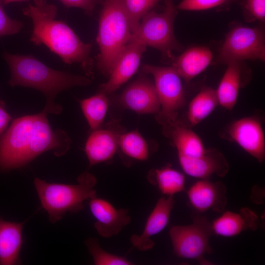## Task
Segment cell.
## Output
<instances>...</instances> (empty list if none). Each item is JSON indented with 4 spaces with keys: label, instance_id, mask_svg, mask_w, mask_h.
I'll use <instances>...</instances> for the list:
<instances>
[{
    "label": "cell",
    "instance_id": "cell-1",
    "mask_svg": "<svg viewBox=\"0 0 265 265\" xmlns=\"http://www.w3.org/2000/svg\"><path fill=\"white\" fill-rule=\"evenodd\" d=\"M71 143L64 131L52 129L42 111L17 118L0 134V172L22 167L47 151L62 156Z\"/></svg>",
    "mask_w": 265,
    "mask_h": 265
},
{
    "label": "cell",
    "instance_id": "cell-2",
    "mask_svg": "<svg viewBox=\"0 0 265 265\" xmlns=\"http://www.w3.org/2000/svg\"><path fill=\"white\" fill-rule=\"evenodd\" d=\"M22 12L32 22L31 42L46 46L67 64L79 63L88 77L93 76L91 45L83 42L66 23L56 19L57 9L54 5L47 0H34Z\"/></svg>",
    "mask_w": 265,
    "mask_h": 265
},
{
    "label": "cell",
    "instance_id": "cell-3",
    "mask_svg": "<svg viewBox=\"0 0 265 265\" xmlns=\"http://www.w3.org/2000/svg\"><path fill=\"white\" fill-rule=\"evenodd\" d=\"M2 57L10 72L9 85L30 87L42 92L46 100L42 112L46 114H58L62 112L61 106L54 103L60 92L91 83L88 78L53 69L31 54H13L4 52Z\"/></svg>",
    "mask_w": 265,
    "mask_h": 265
},
{
    "label": "cell",
    "instance_id": "cell-4",
    "mask_svg": "<svg viewBox=\"0 0 265 265\" xmlns=\"http://www.w3.org/2000/svg\"><path fill=\"white\" fill-rule=\"evenodd\" d=\"M102 4L96 39L100 50L97 67L109 76L132 32L124 0H104Z\"/></svg>",
    "mask_w": 265,
    "mask_h": 265
},
{
    "label": "cell",
    "instance_id": "cell-5",
    "mask_svg": "<svg viewBox=\"0 0 265 265\" xmlns=\"http://www.w3.org/2000/svg\"><path fill=\"white\" fill-rule=\"evenodd\" d=\"M33 183L42 207L52 223L60 220L66 212L82 210L85 200L97 196L94 189L97 179L87 172L79 175L74 185L48 183L37 177Z\"/></svg>",
    "mask_w": 265,
    "mask_h": 265
},
{
    "label": "cell",
    "instance_id": "cell-6",
    "mask_svg": "<svg viewBox=\"0 0 265 265\" xmlns=\"http://www.w3.org/2000/svg\"><path fill=\"white\" fill-rule=\"evenodd\" d=\"M177 10L172 0H165L162 12L152 10L142 17L137 28L131 33L128 44L151 47L160 51L164 58L172 61L173 52H181L183 49L173 30Z\"/></svg>",
    "mask_w": 265,
    "mask_h": 265
},
{
    "label": "cell",
    "instance_id": "cell-7",
    "mask_svg": "<svg viewBox=\"0 0 265 265\" xmlns=\"http://www.w3.org/2000/svg\"><path fill=\"white\" fill-rule=\"evenodd\" d=\"M141 69L143 73L151 75L154 80L160 104L156 121L163 127L178 119L179 112L186 105V100L182 78L175 68L143 64Z\"/></svg>",
    "mask_w": 265,
    "mask_h": 265
},
{
    "label": "cell",
    "instance_id": "cell-8",
    "mask_svg": "<svg viewBox=\"0 0 265 265\" xmlns=\"http://www.w3.org/2000/svg\"><path fill=\"white\" fill-rule=\"evenodd\" d=\"M192 223L188 225H175L169 230L173 251L180 258L195 260L200 263H207L204 258L213 250L210 240L214 234L212 223L200 213L193 212Z\"/></svg>",
    "mask_w": 265,
    "mask_h": 265
},
{
    "label": "cell",
    "instance_id": "cell-9",
    "mask_svg": "<svg viewBox=\"0 0 265 265\" xmlns=\"http://www.w3.org/2000/svg\"><path fill=\"white\" fill-rule=\"evenodd\" d=\"M247 59L265 61V33L260 27L237 26L226 35L217 61L219 63L227 64Z\"/></svg>",
    "mask_w": 265,
    "mask_h": 265
},
{
    "label": "cell",
    "instance_id": "cell-10",
    "mask_svg": "<svg viewBox=\"0 0 265 265\" xmlns=\"http://www.w3.org/2000/svg\"><path fill=\"white\" fill-rule=\"evenodd\" d=\"M223 138L236 143L260 163L265 159V138L259 117L253 115L237 120L228 125Z\"/></svg>",
    "mask_w": 265,
    "mask_h": 265
},
{
    "label": "cell",
    "instance_id": "cell-11",
    "mask_svg": "<svg viewBox=\"0 0 265 265\" xmlns=\"http://www.w3.org/2000/svg\"><path fill=\"white\" fill-rule=\"evenodd\" d=\"M143 74L124 90L119 102L124 108L139 114H156L160 104L154 83Z\"/></svg>",
    "mask_w": 265,
    "mask_h": 265
},
{
    "label": "cell",
    "instance_id": "cell-12",
    "mask_svg": "<svg viewBox=\"0 0 265 265\" xmlns=\"http://www.w3.org/2000/svg\"><path fill=\"white\" fill-rule=\"evenodd\" d=\"M226 193L223 183L209 179L197 181L186 191L189 206L194 212L200 214L208 210L223 212L228 202Z\"/></svg>",
    "mask_w": 265,
    "mask_h": 265
},
{
    "label": "cell",
    "instance_id": "cell-13",
    "mask_svg": "<svg viewBox=\"0 0 265 265\" xmlns=\"http://www.w3.org/2000/svg\"><path fill=\"white\" fill-rule=\"evenodd\" d=\"M89 206L96 220L94 227L103 238L118 235L131 222L128 209H117L106 199L95 196L89 200Z\"/></svg>",
    "mask_w": 265,
    "mask_h": 265
},
{
    "label": "cell",
    "instance_id": "cell-14",
    "mask_svg": "<svg viewBox=\"0 0 265 265\" xmlns=\"http://www.w3.org/2000/svg\"><path fill=\"white\" fill-rule=\"evenodd\" d=\"M174 203V196H162L158 200L142 232L131 236L130 241L133 247L145 251L154 246L155 242L151 237L161 232L168 225Z\"/></svg>",
    "mask_w": 265,
    "mask_h": 265
},
{
    "label": "cell",
    "instance_id": "cell-15",
    "mask_svg": "<svg viewBox=\"0 0 265 265\" xmlns=\"http://www.w3.org/2000/svg\"><path fill=\"white\" fill-rule=\"evenodd\" d=\"M122 130L112 123L106 128L92 131L85 145L84 150L89 167L110 160L119 148V136Z\"/></svg>",
    "mask_w": 265,
    "mask_h": 265
},
{
    "label": "cell",
    "instance_id": "cell-16",
    "mask_svg": "<svg viewBox=\"0 0 265 265\" xmlns=\"http://www.w3.org/2000/svg\"><path fill=\"white\" fill-rule=\"evenodd\" d=\"M178 156L183 171L187 175L200 180L209 179L213 174L223 177L229 171L226 159L216 148L206 149L202 155L197 158Z\"/></svg>",
    "mask_w": 265,
    "mask_h": 265
},
{
    "label": "cell",
    "instance_id": "cell-17",
    "mask_svg": "<svg viewBox=\"0 0 265 265\" xmlns=\"http://www.w3.org/2000/svg\"><path fill=\"white\" fill-rule=\"evenodd\" d=\"M146 47L129 43L117 59L108 80L100 86V91L107 94L118 89L137 71Z\"/></svg>",
    "mask_w": 265,
    "mask_h": 265
},
{
    "label": "cell",
    "instance_id": "cell-18",
    "mask_svg": "<svg viewBox=\"0 0 265 265\" xmlns=\"http://www.w3.org/2000/svg\"><path fill=\"white\" fill-rule=\"evenodd\" d=\"M186 122L177 119L162 127L165 136L176 148L178 155L194 158L202 155L206 148L201 138Z\"/></svg>",
    "mask_w": 265,
    "mask_h": 265
},
{
    "label": "cell",
    "instance_id": "cell-19",
    "mask_svg": "<svg viewBox=\"0 0 265 265\" xmlns=\"http://www.w3.org/2000/svg\"><path fill=\"white\" fill-rule=\"evenodd\" d=\"M212 224L214 234L232 237L246 230L255 231L260 225L257 214L248 208H242L238 212H223Z\"/></svg>",
    "mask_w": 265,
    "mask_h": 265
},
{
    "label": "cell",
    "instance_id": "cell-20",
    "mask_svg": "<svg viewBox=\"0 0 265 265\" xmlns=\"http://www.w3.org/2000/svg\"><path fill=\"white\" fill-rule=\"evenodd\" d=\"M212 57V53L209 48L195 46L174 57L172 66L182 78L189 82L207 68Z\"/></svg>",
    "mask_w": 265,
    "mask_h": 265
},
{
    "label": "cell",
    "instance_id": "cell-21",
    "mask_svg": "<svg viewBox=\"0 0 265 265\" xmlns=\"http://www.w3.org/2000/svg\"><path fill=\"white\" fill-rule=\"evenodd\" d=\"M24 223L5 221L0 217V265L21 263L20 252Z\"/></svg>",
    "mask_w": 265,
    "mask_h": 265
},
{
    "label": "cell",
    "instance_id": "cell-22",
    "mask_svg": "<svg viewBox=\"0 0 265 265\" xmlns=\"http://www.w3.org/2000/svg\"><path fill=\"white\" fill-rule=\"evenodd\" d=\"M227 68L216 92L219 105L228 110L235 106L239 90L243 86V71L241 62L233 61L226 64Z\"/></svg>",
    "mask_w": 265,
    "mask_h": 265
},
{
    "label": "cell",
    "instance_id": "cell-23",
    "mask_svg": "<svg viewBox=\"0 0 265 265\" xmlns=\"http://www.w3.org/2000/svg\"><path fill=\"white\" fill-rule=\"evenodd\" d=\"M218 105L216 90L208 86L203 87L189 104L186 124L190 127L197 125L208 117Z\"/></svg>",
    "mask_w": 265,
    "mask_h": 265
},
{
    "label": "cell",
    "instance_id": "cell-24",
    "mask_svg": "<svg viewBox=\"0 0 265 265\" xmlns=\"http://www.w3.org/2000/svg\"><path fill=\"white\" fill-rule=\"evenodd\" d=\"M148 179L152 184L158 186L164 195L174 196L185 189V176L173 168L169 164L153 170Z\"/></svg>",
    "mask_w": 265,
    "mask_h": 265
},
{
    "label": "cell",
    "instance_id": "cell-25",
    "mask_svg": "<svg viewBox=\"0 0 265 265\" xmlns=\"http://www.w3.org/2000/svg\"><path fill=\"white\" fill-rule=\"evenodd\" d=\"M106 95L99 91L92 96L79 101L82 111L92 131L100 128L103 123L108 106Z\"/></svg>",
    "mask_w": 265,
    "mask_h": 265
},
{
    "label": "cell",
    "instance_id": "cell-26",
    "mask_svg": "<svg viewBox=\"0 0 265 265\" xmlns=\"http://www.w3.org/2000/svg\"><path fill=\"white\" fill-rule=\"evenodd\" d=\"M118 142L121 151L133 159L144 161L149 157L148 143L137 130L123 132L119 135Z\"/></svg>",
    "mask_w": 265,
    "mask_h": 265
},
{
    "label": "cell",
    "instance_id": "cell-27",
    "mask_svg": "<svg viewBox=\"0 0 265 265\" xmlns=\"http://www.w3.org/2000/svg\"><path fill=\"white\" fill-rule=\"evenodd\" d=\"M85 244L92 256L95 265H131L133 263L126 256L111 254L104 250L100 245L98 240L89 238L85 241Z\"/></svg>",
    "mask_w": 265,
    "mask_h": 265
},
{
    "label": "cell",
    "instance_id": "cell-28",
    "mask_svg": "<svg viewBox=\"0 0 265 265\" xmlns=\"http://www.w3.org/2000/svg\"><path fill=\"white\" fill-rule=\"evenodd\" d=\"M162 0H124L131 32L136 30L142 17Z\"/></svg>",
    "mask_w": 265,
    "mask_h": 265
},
{
    "label": "cell",
    "instance_id": "cell-29",
    "mask_svg": "<svg viewBox=\"0 0 265 265\" xmlns=\"http://www.w3.org/2000/svg\"><path fill=\"white\" fill-rule=\"evenodd\" d=\"M236 0H183L176 7L186 11L209 9L230 3Z\"/></svg>",
    "mask_w": 265,
    "mask_h": 265
},
{
    "label": "cell",
    "instance_id": "cell-30",
    "mask_svg": "<svg viewBox=\"0 0 265 265\" xmlns=\"http://www.w3.org/2000/svg\"><path fill=\"white\" fill-rule=\"evenodd\" d=\"M244 13L248 22L265 20V0H245Z\"/></svg>",
    "mask_w": 265,
    "mask_h": 265
},
{
    "label": "cell",
    "instance_id": "cell-31",
    "mask_svg": "<svg viewBox=\"0 0 265 265\" xmlns=\"http://www.w3.org/2000/svg\"><path fill=\"white\" fill-rule=\"evenodd\" d=\"M2 0H0V37L18 33L23 27V23L9 17L5 13Z\"/></svg>",
    "mask_w": 265,
    "mask_h": 265
},
{
    "label": "cell",
    "instance_id": "cell-32",
    "mask_svg": "<svg viewBox=\"0 0 265 265\" xmlns=\"http://www.w3.org/2000/svg\"><path fill=\"white\" fill-rule=\"evenodd\" d=\"M67 7H77L82 9L89 16L93 14L96 6L104 0H59Z\"/></svg>",
    "mask_w": 265,
    "mask_h": 265
},
{
    "label": "cell",
    "instance_id": "cell-33",
    "mask_svg": "<svg viewBox=\"0 0 265 265\" xmlns=\"http://www.w3.org/2000/svg\"><path fill=\"white\" fill-rule=\"evenodd\" d=\"M12 117L6 109L5 104L0 100V134L3 133L8 127Z\"/></svg>",
    "mask_w": 265,
    "mask_h": 265
},
{
    "label": "cell",
    "instance_id": "cell-34",
    "mask_svg": "<svg viewBox=\"0 0 265 265\" xmlns=\"http://www.w3.org/2000/svg\"><path fill=\"white\" fill-rule=\"evenodd\" d=\"M4 5L13 2L28 1V0H2Z\"/></svg>",
    "mask_w": 265,
    "mask_h": 265
}]
</instances>
